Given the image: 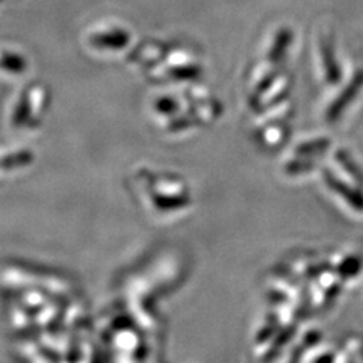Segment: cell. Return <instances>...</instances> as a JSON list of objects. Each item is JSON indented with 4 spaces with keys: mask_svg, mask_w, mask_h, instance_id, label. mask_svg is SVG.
Returning <instances> with one entry per match:
<instances>
[{
    "mask_svg": "<svg viewBox=\"0 0 363 363\" xmlns=\"http://www.w3.org/2000/svg\"><path fill=\"white\" fill-rule=\"evenodd\" d=\"M321 56H323V64L325 68V76L330 82H337L340 79V67L336 62V56L333 52V48L330 43H323L321 44Z\"/></svg>",
    "mask_w": 363,
    "mask_h": 363,
    "instance_id": "obj_1",
    "label": "cell"
},
{
    "mask_svg": "<svg viewBox=\"0 0 363 363\" xmlns=\"http://www.w3.org/2000/svg\"><path fill=\"white\" fill-rule=\"evenodd\" d=\"M291 43H292V32L288 29L279 30L274 43H272V48L268 53V61H271L272 64L280 62L283 56H285L286 49L289 48Z\"/></svg>",
    "mask_w": 363,
    "mask_h": 363,
    "instance_id": "obj_2",
    "label": "cell"
},
{
    "mask_svg": "<svg viewBox=\"0 0 363 363\" xmlns=\"http://www.w3.org/2000/svg\"><path fill=\"white\" fill-rule=\"evenodd\" d=\"M173 77L176 79H192V77H197L200 74V68L197 67H177L174 70H172Z\"/></svg>",
    "mask_w": 363,
    "mask_h": 363,
    "instance_id": "obj_3",
    "label": "cell"
}]
</instances>
